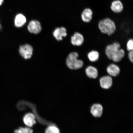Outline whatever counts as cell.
<instances>
[{
    "label": "cell",
    "instance_id": "cell-8",
    "mask_svg": "<svg viewBox=\"0 0 133 133\" xmlns=\"http://www.w3.org/2000/svg\"><path fill=\"white\" fill-rule=\"evenodd\" d=\"M84 36L79 32H75L71 37V44L74 46H81L84 43Z\"/></svg>",
    "mask_w": 133,
    "mask_h": 133
},
{
    "label": "cell",
    "instance_id": "cell-2",
    "mask_svg": "<svg viewBox=\"0 0 133 133\" xmlns=\"http://www.w3.org/2000/svg\"><path fill=\"white\" fill-rule=\"evenodd\" d=\"M98 26L101 33L109 36L114 34L116 30L115 22L109 18H105L101 20L98 23Z\"/></svg>",
    "mask_w": 133,
    "mask_h": 133
},
{
    "label": "cell",
    "instance_id": "cell-15",
    "mask_svg": "<svg viewBox=\"0 0 133 133\" xmlns=\"http://www.w3.org/2000/svg\"><path fill=\"white\" fill-rule=\"evenodd\" d=\"M86 75L88 77L92 79H96L98 75V72L97 69L92 66H88L85 70Z\"/></svg>",
    "mask_w": 133,
    "mask_h": 133
},
{
    "label": "cell",
    "instance_id": "cell-1",
    "mask_svg": "<svg viewBox=\"0 0 133 133\" xmlns=\"http://www.w3.org/2000/svg\"><path fill=\"white\" fill-rule=\"evenodd\" d=\"M16 106L18 109L20 111H24L26 108H29L32 111L33 114L36 116V119L40 123L48 125L54 124V123L46 120L40 116L36 106L32 103L26 101H21L17 103Z\"/></svg>",
    "mask_w": 133,
    "mask_h": 133
},
{
    "label": "cell",
    "instance_id": "cell-9",
    "mask_svg": "<svg viewBox=\"0 0 133 133\" xmlns=\"http://www.w3.org/2000/svg\"><path fill=\"white\" fill-rule=\"evenodd\" d=\"M110 8L113 12L118 14L123 11L124 6L120 0H114L111 3Z\"/></svg>",
    "mask_w": 133,
    "mask_h": 133
},
{
    "label": "cell",
    "instance_id": "cell-14",
    "mask_svg": "<svg viewBox=\"0 0 133 133\" xmlns=\"http://www.w3.org/2000/svg\"><path fill=\"white\" fill-rule=\"evenodd\" d=\"M103 108L101 104H95L92 106L91 110V112L92 115L96 117H99L102 115Z\"/></svg>",
    "mask_w": 133,
    "mask_h": 133
},
{
    "label": "cell",
    "instance_id": "cell-23",
    "mask_svg": "<svg viewBox=\"0 0 133 133\" xmlns=\"http://www.w3.org/2000/svg\"><path fill=\"white\" fill-rule=\"evenodd\" d=\"M4 0H0V6L2 4L3 2H4Z\"/></svg>",
    "mask_w": 133,
    "mask_h": 133
},
{
    "label": "cell",
    "instance_id": "cell-6",
    "mask_svg": "<svg viewBox=\"0 0 133 133\" xmlns=\"http://www.w3.org/2000/svg\"><path fill=\"white\" fill-rule=\"evenodd\" d=\"M36 116L32 113H28L23 118V121L25 125L29 127H32L36 123Z\"/></svg>",
    "mask_w": 133,
    "mask_h": 133
},
{
    "label": "cell",
    "instance_id": "cell-12",
    "mask_svg": "<svg viewBox=\"0 0 133 133\" xmlns=\"http://www.w3.org/2000/svg\"><path fill=\"white\" fill-rule=\"evenodd\" d=\"M67 35L66 30L63 27L56 28L53 32V35L58 41L62 40L63 38L66 37Z\"/></svg>",
    "mask_w": 133,
    "mask_h": 133
},
{
    "label": "cell",
    "instance_id": "cell-4",
    "mask_svg": "<svg viewBox=\"0 0 133 133\" xmlns=\"http://www.w3.org/2000/svg\"><path fill=\"white\" fill-rule=\"evenodd\" d=\"M120 47V44L117 42H114L112 44L108 45L105 50L106 54L107 57L109 59L112 60L117 54Z\"/></svg>",
    "mask_w": 133,
    "mask_h": 133
},
{
    "label": "cell",
    "instance_id": "cell-13",
    "mask_svg": "<svg viewBox=\"0 0 133 133\" xmlns=\"http://www.w3.org/2000/svg\"><path fill=\"white\" fill-rule=\"evenodd\" d=\"M106 70L109 76L116 77L119 74L120 69L119 66L115 64H111L108 66Z\"/></svg>",
    "mask_w": 133,
    "mask_h": 133
},
{
    "label": "cell",
    "instance_id": "cell-16",
    "mask_svg": "<svg viewBox=\"0 0 133 133\" xmlns=\"http://www.w3.org/2000/svg\"><path fill=\"white\" fill-rule=\"evenodd\" d=\"M26 19L24 15L22 14H18L16 16L15 19V25L16 27H21L25 24Z\"/></svg>",
    "mask_w": 133,
    "mask_h": 133
},
{
    "label": "cell",
    "instance_id": "cell-7",
    "mask_svg": "<svg viewBox=\"0 0 133 133\" xmlns=\"http://www.w3.org/2000/svg\"><path fill=\"white\" fill-rule=\"evenodd\" d=\"M28 29L31 33L38 34L41 32L42 29L41 23L37 21H31L28 25Z\"/></svg>",
    "mask_w": 133,
    "mask_h": 133
},
{
    "label": "cell",
    "instance_id": "cell-22",
    "mask_svg": "<svg viewBox=\"0 0 133 133\" xmlns=\"http://www.w3.org/2000/svg\"><path fill=\"white\" fill-rule=\"evenodd\" d=\"M128 56L129 59L131 62L132 63L133 62V51H129L128 54Z\"/></svg>",
    "mask_w": 133,
    "mask_h": 133
},
{
    "label": "cell",
    "instance_id": "cell-11",
    "mask_svg": "<svg viewBox=\"0 0 133 133\" xmlns=\"http://www.w3.org/2000/svg\"><path fill=\"white\" fill-rule=\"evenodd\" d=\"M100 85L101 88L104 89H108L112 85L113 80L112 77L109 76H103L99 79Z\"/></svg>",
    "mask_w": 133,
    "mask_h": 133
},
{
    "label": "cell",
    "instance_id": "cell-5",
    "mask_svg": "<svg viewBox=\"0 0 133 133\" xmlns=\"http://www.w3.org/2000/svg\"><path fill=\"white\" fill-rule=\"evenodd\" d=\"M33 52V48L30 45L26 44L20 46L19 54L25 59H30L32 56Z\"/></svg>",
    "mask_w": 133,
    "mask_h": 133
},
{
    "label": "cell",
    "instance_id": "cell-18",
    "mask_svg": "<svg viewBox=\"0 0 133 133\" xmlns=\"http://www.w3.org/2000/svg\"><path fill=\"white\" fill-rule=\"evenodd\" d=\"M45 133H60L59 129L54 123L49 125L45 130Z\"/></svg>",
    "mask_w": 133,
    "mask_h": 133
},
{
    "label": "cell",
    "instance_id": "cell-19",
    "mask_svg": "<svg viewBox=\"0 0 133 133\" xmlns=\"http://www.w3.org/2000/svg\"><path fill=\"white\" fill-rule=\"evenodd\" d=\"M125 54V53L124 50L123 49H120L117 54L113 58L112 60L115 62H119L123 58Z\"/></svg>",
    "mask_w": 133,
    "mask_h": 133
},
{
    "label": "cell",
    "instance_id": "cell-24",
    "mask_svg": "<svg viewBox=\"0 0 133 133\" xmlns=\"http://www.w3.org/2000/svg\"><path fill=\"white\" fill-rule=\"evenodd\" d=\"M2 29V26L0 22V30Z\"/></svg>",
    "mask_w": 133,
    "mask_h": 133
},
{
    "label": "cell",
    "instance_id": "cell-3",
    "mask_svg": "<svg viewBox=\"0 0 133 133\" xmlns=\"http://www.w3.org/2000/svg\"><path fill=\"white\" fill-rule=\"evenodd\" d=\"M79 55L77 52L70 53L66 58V65L70 69L77 70L81 69L84 66V63L81 59H78Z\"/></svg>",
    "mask_w": 133,
    "mask_h": 133
},
{
    "label": "cell",
    "instance_id": "cell-17",
    "mask_svg": "<svg viewBox=\"0 0 133 133\" xmlns=\"http://www.w3.org/2000/svg\"><path fill=\"white\" fill-rule=\"evenodd\" d=\"M88 57L91 62H96L99 59V53L96 51H91L88 54Z\"/></svg>",
    "mask_w": 133,
    "mask_h": 133
},
{
    "label": "cell",
    "instance_id": "cell-10",
    "mask_svg": "<svg viewBox=\"0 0 133 133\" xmlns=\"http://www.w3.org/2000/svg\"><path fill=\"white\" fill-rule=\"evenodd\" d=\"M94 13L92 10L89 8H86L83 10L81 15L82 21L84 23L91 22L93 18Z\"/></svg>",
    "mask_w": 133,
    "mask_h": 133
},
{
    "label": "cell",
    "instance_id": "cell-20",
    "mask_svg": "<svg viewBox=\"0 0 133 133\" xmlns=\"http://www.w3.org/2000/svg\"><path fill=\"white\" fill-rule=\"evenodd\" d=\"M14 133H33V130L29 128L21 127L15 130Z\"/></svg>",
    "mask_w": 133,
    "mask_h": 133
},
{
    "label": "cell",
    "instance_id": "cell-21",
    "mask_svg": "<svg viewBox=\"0 0 133 133\" xmlns=\"http://www.w3.org/2000/svg\"><path fill=\"white\" fill-rule=\"evenodd\" d=\"M127 49L128 51H133V40L132 39H130L128 41L127 44Z\"/></svg>",
    "mask_w": 133,
    "mask_h": 133
}]
</instances>
